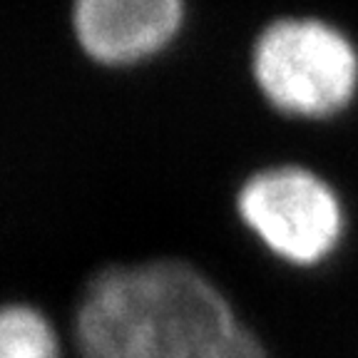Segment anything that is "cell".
I'll return each mask as SVG.
<instances>
[{
	"label": "cell",
	"instance_id": "cell-5",
	"mask_svg": "<svg viewBox=\"0 0 358 358\" xmlns=\"http://www.w3.org/2000/svg\"><path fill=\"white\" fill-rule=\"evenodd\" d=\"M0 358H60V334L38 303L0 301Z\"/></svg>",
	"mask_w": 358,
	"mask_h": 358
},
{
	"label": "cell",
	"instance_id": "cell-6",
	"mask_svg": "<svg viewBox=\"0 0 358 358\" xmlns=\"http://www.w3.org/2000/svg\"><path fill=\"white\" fill-rule=\"evenodd\" d=\"M196 358H268V353L259 336L236 319L229 329L214 336Z\"/></svg>",
	"mask_w": 358,
	"mask_h": 358
},
{
	"label": "cell",
	"instance_id": "cell-3",
	"mask_svg": "<svg viewBox=\"0 0 358 358\" xmlns=\"http://www.w3.org/2000/svg\"><path fill=\"white\" fill-rule=\"evenodd\" d=\"M236 212L246 229L291 266L324 264L346 234V212L336 189L296 164L252 174L236 194Z\"/></svg>",
	"mask_w": 358,
	"mask_h": 358
},
{
	"label": "cell",
	"instance_id": "cell-1",
	"mask_svg": "<svg viewBox=\"0 0 358 358\" xmlns=\"http://www.w3.org/2000/svg\"><path fill=\"white\" fill-rule=\"evenodd\" d=\"M236 313L187 259L115 262L83 281L73 308L78 358H196Z\"/></svg>",
	"mask_w": 358,
	"mask_h": 358
},
{
	"label": "cell",
	"instance_id": "cell-4",
	"mask_svg": "<svg viewBox=\"0 0 358 358\" xmlns=\"http://www.w3.org/2000/svg\"><path fill=\"white\" fill-rule=\"evenodd\" d=\"M75 30L102 62H132L159 50L179 28L182 0H75Z\"/></svg>",
	"mask_w": 358,
	"mask_h": 358
},
{
	"label": "cell",
	"instance_id": "cell-2",
	"mask_svg": "<svg viewBox=\"0 0 358 358\" xmlns=\"http://www.w3.org/2000/svg\"><path fill=\"white\" fill-rule=\"evenodd\" d=\"M254 78L276 110L331 117L358 87V52L334 25L311 17L271 22L254 45Z\"/></svg>",
	"mask_w": 358,
	"mask_h": 358
}]
</instances>
